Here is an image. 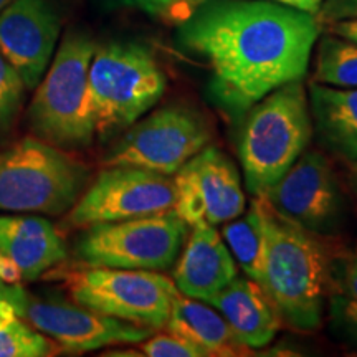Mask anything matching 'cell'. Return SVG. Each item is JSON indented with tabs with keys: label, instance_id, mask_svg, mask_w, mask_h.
I'll list each match as a JSON object with an SVG mask.
<instances>
[{
	"label": "cell",
	"instance_id": "1",
	"mask_svg": "<svg viewBox=\"0 0 357 357\" xmlns=\"http://www.w3.org/2000/svg\"><path fill=\"white\" fill-rule=\"evenodd\" d=\"M319 33L318 17L271 0H207L177 26V42L208 66L218 105L243 116L281 84L305 78Z\"/></svg>",
	"mask_w": 357,
	"mask_h": 357
},
{
	"label": "cell",
	"instance_id": "2",
	"mask_svg": "<svg viewBox=\"0 0 357 357\" xmlns=\"http://www.w3.org/2000/svg\"><path fill=\"white\" fill-rule=\"evenodd\" d=\"M268 213V248L261 287L281 321L298 331H316L323 321L329 265L318 235L288 218Z\"/></svg>",
	"mask_w": 357,
	"mask_h": 357
},
{
	"label": "cell",
	"instance_id": "3",
	"mask_svg": "<svg viewBox=\"0 0 357 357\" xmlns=\"http://www.w3.org/2000/svg\"><path fill=\"white\" fill-rule=\"evenodd\" d=\"M242 118L238 155L245 187L253 197H263L311 141L312 121L303 79L268 93Z\"/></svg>",
	"mask_w": 357,
	"mask_h": 357
},
{
	"label": "cell",
	"instance_id": "4",
	"mask_svg": "<svg viewBox=\"0 0 357 357\" xmlns=\"http://www.w3.org/2000/svg\"><path fill=\"white\" fill-rule=\"evenodd\" d=\"M167 77L149 47L136 40L96 45L88 71L95 131L102 141L118 136L158 105Z\"/></svg>",
	"mask_w": 357,
	"mask_h": 357
},
{
	"label": "cell",
	"instance_id": "5",
	"mask_svg": "<svg viewBox=\"0 0 357 357\" xmlns=\"http://www.w3.org/2000/svg\"><path fill=\"white\" fill-rule=\"evenodd\" d=\"M95 50L96 42L82 30H70L61 40L26 111L38 139L65 151L83 149L95 139L88 93Z\"/></svg>",
	"mask_w": 357,
	"mask_h": 357
},
{
	"label": "cell",
	"instance_id": "6",
	"mask_svg": "<svg viewBox=\"0 0 357 357\" xmlns=\"http://www.w3.org/2000/svg\"><path fill=\"white\" fill-rule=\"evenodd\" d=\"M88 178V167L65 149L24 137L0 151V211L63 215Z\"/></svg>",
	"mask_w": 357,
	"mask_h": 357
},
{
	"label": "cell",
	"instance_id": "7",
	"mask_svg": "<svg viewBox=\"0 0 357 357\" xmlns=\"http://www.w3.org/2000/svg\"><path fill=\"white\" fill-rule=\"evenodd\" d=\"M189 225L174 211L83 229L75 255L84 266L166 271L184 247Z\"/></svg>",
	"mask_w": 357,
	"mask_h": 357
},
{
	"label": "cell",
	"instance_id": "8",
	"mask_svg": "<svg viewBox=\"0 0 357 357\" xmlns=\"http://www.w3.org/2000/svg\"><path fill=\"white\" fill-rule=\"evenodd\" d=\"M66 287L78 305L154 331L164 329L178 294L174 281L158 271L108 266L73 271Z\"/></svg>",
	"mask_w": 357,
	"mask_h": 357
},
{
	"label": "cell",
	"instance_id": "9",
	"mask_svg": "<svg viewBox=\"0 0 357 357\" xmlns=\"http://www.w3.org/2000/svg\"><path fill=\"white\" fill-rule=\"evenodd\" d=\"M211 139L212 128L205 116L189 105L174 102L142 116L123 131L102 164L141 167L172 177Z\"/></svg>",
	"mask_w": 357,
	"mask_h": 357
},
{
	"label": "cell",
	"instance_id": "10",
	"mask_svg": "<svg viewBox=\"0 0 357 357\" xmlns=\"http://www.w3.org/2000/svg\"><path fill=\"white\" fill-rule=\"evenodd\" d=\"M176 189L171 176L141 167L108 166L79 195L66 222L73 229L121 222L172 211Z\"/></svg>",
	"mask_w": 357,
	"mask_h": 357
},
{
	"label": "cell",
	"instance_id": "11",
	"mask_svg": "<svg viewBox=\"0 0 357 357\" xmlns=\"http://www.w3.org/2000/svg\"><path fill=\"white\" fill-rule=\"evenodd\" d=\"M19 314L66 352H88L119 344H139L154 329L111 318L63 300L55 293H30L25 289Z\"/></svg>",
	"mask_w": 357,
	"mask_h": 357
},
{
	"label": "cell",
	"instance_id": "12",
	"mask_svg": "<svg viewBox=\"0 0 357 357\" xmlns=\"http://www.w3.org/2000/svg\"><path fill=\"white\" fill-rule=\"evenodd\" d=\"M271 211L314 235L334 234L342 222L344 199L326 155L305 151L261 197Z\"/></svg>",
	"mask_w": 357,
	"mask_h": 357
},
{
	"label": "cell",
	"instance_id": "13",
	"mask_svg": "<svg viewBox=\"0 0 357 357\" xmlns=\"http://www.w3.org/2000/svg\"><path fill=\"white\" fill-rule=\"evenodd\" d=\"M174 211L192 227L205 222L220 225L247 208L238 169L223 151L205 146L172 176Z\"/></svg>",
	"mask_w": 357,
	"mask_h": 357
},
{
	"label": "cell",
	"instance_id": "14",
	"mask_svg": "<svg viewBox=\"0 0 357 357\" xmlns=\"http://www.w3.org/2000/svg\"><path fill=\"white\" fill-rule=\"evenodd\" d=\"M61 17L53 0H13L0 12V53L26 89L42 82L56 52Z\"/></svg>",
	"mask_w": 357,
	"mask_h": 357
},
{
	"label": "cell",
	"instance_id": "15",
	"mask_svg": "<svg viewBox=\"0 0 357 357\" xmlns=\"http://www.w3.org/2000/svg\"><path fill=\"white\" fill-rule=\"evenodd\" d=\"M174 265L172 281L177 291L200 301L229 284L238 271L220 231L205 222L190 227V235Z\"/></svg>",
	"mask_w": 357,
	"mask_h": 357
},
{
	"label": "cell",
	"instance_id": "16",
	"mask_svg": "<svg viewBox=\"0 0 357 357\" xmlns=\"http://www.w3.org/2000/svg\"><path fill=\"white\" fill-rule=\"evenodd\" d=\"M0 252L24 281H37L66 260L63 236L38 215L0 217Z\"/></svg>",
	"mask_w": 357,
	"mask_h": 357
},
{
	"label": "cell",
	"instance_id": "17",
	"mask_svg": "<svg viewBox=\"0 0 357 357\" xmlns=\"http://www.w3.org/2000/svg\"><path fill=\"white\" fill-rule=\"evenodd\" d=\"M205 303L220 312L236 339L248 349L265 347L278 333V311L261 284L248 276L236 275Z\"/></svg>",
	"mask_w": 357,
	"mask_h": 357
},
{
	"label": "cell",
	"instance_id": "18",
	"mask_svg": "<svg viewBox=\"0 0 357 357\" xmlns=\"http://www.w3.org/2000/svg\"><path fill=\"white\" fill-rule=\"evenodd\" d=\"M312 131L339 158L357 160V88L312 82L307 89Z\"/></svg>",
	"mask_w": 357,
	"mask_h": 357
},
{
	"label": "cell",
	"instance_id": "19",
	"mask_svg": "<svg viewBox=\"0 0 357 357\" xmlns=\"http://www.w3.org/2000/svg\"><path fill=\"white\" fill-rule=\"evenodd\" d=\"M164 329L199 347L205 357L243 356L248 351L215 307L181 293L172 303Z\"/></svg>",
	"mask_w": 357,
	"mask_h": 357
},
{
	"label": "cell",
	"instance_id": "20",
	"mask_svg": "<svg viewBox=\"0 0 357 357\" xmlns=\"http://www.w3.org/2000/svg\"><path fill=\"white\" fill-rule=\"evenodd\" d=\"M222 236L245 276L261 283L268 248L266 202L253 197L238 217L223 223Z\"/></svg>",
	"mask_w": 357,
	"mask_h": 357
},
{
	"label": "cell",
	"instance_id": "21",
	"mask_svg": "<svg viewBox=\"0 0 357 357\" xmlns=\"http://www.w3.org/2000/svg\"><path fill=\"white\" fill-rule=\"evenodd\" d=\"M58 346L19 316L12 303L0 306V357L53 356Z\"/></svg>",
	"mask_w": 357,
	"mask_h": 357
},
{
	"label": "cell",
	"instance_id": "22",
	"mask_svg": "<svg viewBox=\"0 0 357 357\" xmlns=\"http://www.w3.org/2000/svg\"><path fill=\"white\" fill-rule=\"evenodd\" d=\"M312 82L337 88H357V43L337 35L321 38Z\"/></svg>",
	"mask_w": 357,
	"mask_h": 357
},
{
	"label": "cell",
	"instance_id": "23",
	"mask_svg": "<svg viewBox=\"0 0 357 357\" xmlns=\"http://www.w3.org/2000/svg\"><path fill=\"white\" fill-rule=\"evenodd\" d=\"M102 10H136L166 25L189 20L207 0H93Z\"/></svg>",
	"mask_w": 357,
	"mask_h": 357
},
{
	"label": "cell",
	"instance_id": "24",
	"mask_svg": "<svg viewBox=\"0 0 357 357\" xmlns=\"http://www.w3.org/2000/svg\"><path fill=\"white\" fill-rule=\"evenodd\" d=\"M25 83L6 56L0 53V139L15 126L24 106Z\"/></svg>",
	"mask_w": 357,
	"mask_h": 357
},
{
	"label": "cell",
	"instance_id": "25",
	"mask_svg": "<svg viewBox=\"0 0 357 357\" xmlns=\"http://www.w3.org/2000/svg\"><path fill=\"white\" fill-rule=\"evenodd\" d=\"M142 356L147 357H205L199 347L172 333L153 334L141 342Z\"/></svg>",
	"mask_w": 357,
	"mask_h": 357
},
{
	"label": "cell",
	"instance_id": "26",
	"mask_svg": "<svg viewBox=\"0 0 357 357\" xmlns=\"http://www.w3.org/2000/svg\"><path fill=\"white\" fill-rule=\"evenodd\" d=\"M333 324L357 344V300L351 296L331 298Z\"/></svg>",
	"mask_w": 357,
	"mask_h": 357
},
{
	"label": "cell",
	"instance_id": "27",
	"mask_svg": "<svg viewBox=\"0 0 357 357\" xmlns=\"http://www.w3.org/2000/svg\"><path fill=\"white\" fill-rule=\"evenodd\" d=\"M347 19H357V0H323L318 13L321 24Z\"/></svg>",
	"mask_w": 357,
	"mask_h": 357
},
{
	"label": "cell",
	"instance_id": "28",
	"mask_svg": "<svg viewBox=\"0 0 357 357\" xmlns=\"http://www.w3.org/2000/svg\"><path fill=\"white\" fill-rule=\"evenodd\" d=\"M25 289L22 288L20 283H8L0 276V306L3 303H12L17 307V312H20L22 300H24ZM20 316V314H19Z\"/></svg>",
	"mask_w": 357,
	"mask_h": 357
},
{
	"label": "cell",
	"instance_id": "29",
	"mask_svg": "<svg viewBox=\"0 0 357 357\" xmlns=\"http://www.w3.org/2000/svg\"><path fill=\"white\" fill-rule=\"evenodd\" d=\"M329 25V32L337 37L351 40V42L357 43V19H347V20H337L331 22Z\"/></svg>",
	"mask_w": 357,
	"mask_h": 357
},
{
	"label": "cell",
	"instance_id": "30",
	"mask_svg": "<svg viewBox=\"0 0 357 357\" xmlns=\"http://www.w3.org/2000/svg\"><path fill=\"white\" fill-rule=\"evenodd\" d=\"M271 2L281 3V6L284 7L310 13V15H314V17H318L321 6H323V0H271Z\"/></svg>",
	"mask_w": 357,
	"mask_h": 357
},
{
	"label": "cell",
	"instance_id": "31",
	"mask_svg": "<svg viewBox=\"0 0 357 357\" xmlns=\"http://www.w3.org/2000/svg\"><path fill=\"white\" fill-rule=\"evenodd\" d=\"M342 288L347 296L357 300V257L347 263L344 276H342Z\"/></svg>",
	"mask_w": 357,
	"mask_h": 357
},
{
	"label": "cell",
	"instance_id": "32",
	"mask_svg": "<svg viewBox=\"0 0 357 357\" xmlns=\"http://www.w3.org/2000/svg\"><path fill=\"white\" fill-rule=\"evenodd\" d=\"M12 2H13V0H0V12H2L3 8H6L8 3H12Z\"/></svg>",
	"mask_w": 357,
	"mask_h": 357
},
{
	"label": "cell",
	"instance_id": "33",
	"mask_svg": "<svg viewBox=\"0 0 357 357\" xmlns=\"http://www.w3.org/2000/svg\"><path fill=\"white\" fill-rule=\"evenodd\" d=\"M354 178H356V184H357V160H356V167H354Z\"/></svg>",
	"mask_w": 357,
	"mask_h": 357
}]
</instances>
